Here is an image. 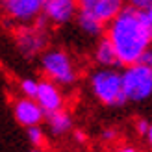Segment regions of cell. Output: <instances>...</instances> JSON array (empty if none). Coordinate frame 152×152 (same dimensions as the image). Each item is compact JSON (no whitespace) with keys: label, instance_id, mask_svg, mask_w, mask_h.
Masks as SVG:
<instances>
[{"label":"cell","instance_id":"6da1fadb","mask_svg":"<svg viewBox=\"0 0 152 152\" xmlns=\"http://www.w3.org/2000/svg\"><path fill=\"white\" fill-rule=\"evenodd\" d=\"M106 35L110 37L117 50L121 65L139 63L141 56L150 48L152 32L145 24L141 11L132 6H124L115 19L106 26Z\"/></svg>","mask_w":152,"mask_h":152},{"label":"cell","instance_id":"7a4b0ae2","mask_svg":"<svg viewBox=\"0 0 152 152\" xmlns=\"http://www.w3.org/2000/svg\"><path fill=\"white\" fill-rule=\"evenodd\" d=\"M87 82L91 95L100 104L119 108L128 102L123 86V71H117L115 67H98L89 74Z\"/></svg>","mask_w":152,"mask_h":152},{"label":"cell","instance_id":"3957f363","mask_svg":"<svg viewBox=\"0 0 152 152\" xmlns=\"http://www.w3.org/2000/svg\"><path fill=\"white\" fill-rule=\"evenodd\" d=\"M39 67L45 78L56 82L61 87H69L78 80L76 65L69 52L63 48H47L39 58Z\"/></svg>","mask_w":152,"mask_h":152},{"label":"cell","instance_id":"277c9868","mask_svg":"<svg viewBox=\"0 0 152 152\" xmlns=\"http://www.w3.org/2000/svg\"><path fill=\"white\" fill-rule=\"evenodd\" d=\"M48 20L39 15L35 22L32 24H24V26H17L13 34V41L15 47L20 52L22 58L32 59L35 56H41L47 50L48 45Z\"/></svg>","mask_w":152,"mask_h":152},{"label":"cell","instance_id":"5b68a950","mask_svg":"<svg viewBox=\"0 0 152 152\" xmlns=\"http://www.w3.org/2000/svg\"><path fill=\"white\" fill-rule=\"evenodd\" d=\"M123 86L128 102H145L152 96V67L145 63L126 65L123 71Z\"/></svg>","mask_w":152,"mask_h":152},{"label":"cell","instance_id":"8992f818","mask_svg":"<svg viewBox=\"0 0 152 152\" xmlns=\"http://www.w3.org/2000/svg\"><path fill=\"white\" fill-rule=\"evenodd\" d=\"M45 0H2L6 20L13 26L32 24L43 13Z\"/></svg>","mask_w":152,"mask_h":152},{"label":"cell","instance_id":"52a82bcc","mask_svg":"<svg viewBox=\"0 0 152 152\" xmlns=\"http://www.w3.org/2000/svg\"><path fill=\"white\" fill-rule=\"evenodd\" d=\"M78 11V0H45L41 15L48 20L50 26H63L74 20Z\"/></svg>","mask_w":152,"mask_h":152},{"label":"cell","instance_id":"ba28073f","mask_svg":"<svg viewBox=\"0 0 152 152\" xmlns=\"http://www.w3.org/2000/svg\"><path fill=\"white\" fill-rule=\"evenodd\" d=\"M11 111H13L15 121L24 128L41 124L43 119H47V113H45V110L39 106V102H37L35 98H30V96L15 98L11 102Z\"/></svg>","mask_w":152,"mask_h":152},{"label":"cell","instance_id":"9c48e42d","mask_svg":"<svg viewBox=\"0 0 152 152\" xmlns=\"http://www.w3.org/2000/svg\"><path fill=\"white\" fill-rule=\"evenodd\" d=\"M78 7L80 11H87L108 24L123 11L124 0H78Z\"/></svg>","mask_w":152,"mask_h":152},{"label":"cell","instance_id":"30bf717a","mask_svg":"<svg viewBox=\"0 0 152 152\" xmlns=\"http://www.w3.org/2000/svg\"><path fill=\"white\" fill-rule=\"evenodd\" d=\"M59 87L61 86H58L56 82H52L48 78L39 80V91H37L35 100L39 102L45 113H52V111H58L63 108L65 100H63V93Z\"/></svg>","mask_w":152,"mask_h":152},{"label":"cell","instance_id":"8fae6325","mask_svg":"<svg viewBox=\"0 0 152 152\" xmlns=\"http://www.w3.org/2000/svg\"><path fill=\"white\" fill-rule=\"evenodd\" d=\"M93 58H95L98 67H117V65H121L117 50H115V47H113V43L110 41L108 35L98 39L95 52H93Z\"/></svg>","mask_w":152,"mask_h":152},{"label":"cell","instance_id":"7c38bea8","mask_svg":"<svg viewBox=\"0 0 152 152\" xmlns=\"http://www.w3.org/2000/svg\"><path fill=\"white\" fill-rule=\"evenodd\" d=\"M47 124H48V130L54 135H65L72 128V117L67 110L61 108L58 111L47 113Z\"/></svg>","mask_w":152,"mask_h":152},{"label":"cell","instance_id":"4fadbf2b","mask_svg":"<svg viewBox=\"0 0 152 152\" xmlns=\"http://www.w3.org/2000/svg\"><path fill=\"white\" fill-rule=\"evenodd\" d=\"M76 24H78L80 32H83L86 35L89 37H100L102 32H104V24L106 22H102L100 19H96L95 15H91L87 11H78V15H76Z\"/></svg>","mask_w":152,"mask_h":152},{"label":"cell","instance_id":"5bb4252c","mask_svg":"<svg viewBox=\"0 0 152 152\" xmlns=\"http://www.w3.org/2000/svg\"><path fill=\"white\" fill-rule=\"evenodd\" d=\"M26 137L30 141V145H32L34 148H43L45 147V132H43V128L39 124H35V126H28L26 128Z\"/></svg>","mask_w":152,"mask_h":152},{"label":"cell","instance_id":"9a60e30c","mask_svg":"<svg viewBox=\"0 0 152 152\" xmlns=\"http://www.w3.org/2000/svg\"><path fill=\"white\" fill-rule=\"evenodd\" d=\"M19 91L22 96H30V98H35L37 96V91H39V82L35 78H22L19 82Z\"/></svg>","mask_w":152,"mask_h":152},{"label":"cell","instance_id":"2e32d148","mask_svg":"<svg viewBox=\"0 0 152 152\" xmlns=\"http://www.w3.org/2000/svg\"><path fill=\"white\" fill-rule=\"evenodd\" d=\"M117 137H119V132L115 130V128H106V130H102V134H100V139L106 141V143L115 141Z\"/></svg>","mask_w":152,"mask_h":152},{"label":"cell","instance_id":"e0dca14e","mask_svg":"<svg viewBox=\"0 0 152 152\" xmlns=\"http://www.w3.org/2000/svg\"><path fill=\"white\" fill-rule=\"evenodd\" d=\"M148 128H150V123L147 119H137V121H135V130H137L141 135H147Z\"/></svg>","mask_w":152,"mask_h":152},{"label":"cell","instance_id":"ac0fdd59","mask_svg":"<svg viewBox=\"0 0 152 152\" xmlns=\"http://www.w3.org/2000/svg\"><path fill=\"white\" fill-rule=\"evenodd\" d=\"M139 11H141V17H143V20H145V24L148 26V30L152 32V6L145 7V10H139Z\"/></svg>","mask_w":152,"mask_h":152},{"label":"cell","instance_id":"d6986e66","mask_svg":"<svg viewBox=\"0 0 152 152\" xmlns=\"http://www.w3.org/2000/svg\"><path fill=\"white\" fill-rule=\"evenodd\" d=\"M128 6L135 7V10H145V7L152 6V0H126Z\"/></svg>","mask_w":152,"mask_h":152},{"label":"cell","instance_id":"ffe728a7","mask_svg":"<svg viewBox=\"0 0 152 152\" xmlns=\"http://www.w3.org/2000/svg\"><path fill=\"white\" fill-rule=\"evenodd\" d=\"M139 61H141V63H145V65H148V67H152V48H148L145 54L141 56Z\"/></svg>","mask_w":152,"mask_h":152},{"label":"cell","instance_id":"44dd1931","mask_svg":"<svg viewBox=\"0 0 152 152\" xmlns=\"http://www.w3.org/2000/svg\"><path fill=\"white\" fill-rule=\"evenodd\" d=\"M115 152H139V150L134 148V147H130V145H124V147H119Z\"/></svg>","mask_w":152,"mask_h":152},{"label":"cell","instance_id":"7402d4cb","mask_svg":"<svg viewBox=\"0 0 152 152\" xmlns=\"http://www.w3.org/2000/svg\"><path fill=\"white\" fill-rule=\"evenodd\" d=\"M145 139H147L148 147H150V150H152V123H150V128H148V132H147V135H145Z\"/></svg>","mask_w":152,"mask_h":152},{"label":"cell","instance_id":"603a6c76","mask_svg":"<svg viewBox=\"0 0 152 152\" xmlns=\"http://www.w3.org/2000/svg\"><path fill=\"white\" fill-rule=\"evenodd\" d=\"M74 135H76V139H78V141H83V134H80V132H76Z\"/></svg>","mask_w":152,"mask_h":152},{"label":"cell","instance_id":"cb8c5ba5","mask_svg":"<svg viewBox=\"0 0 152 152\" xmlns=\"http://www.w3.org/2000/svg\"><path fill=\"white\" fill-rule=\"evenodd\" d=\"M30 152H45V150H43V148H32Z\"/></svg>","mask_w":152,"mask_h":152}]
</instances>
